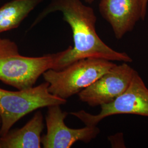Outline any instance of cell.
I'll return each mask as SVG.
<instances>
[{"mask_svg":"<svg viewBox=\"0 0 148 148\" xmlns=\"http://www.w3.org/2000/svg\"><path fill=\"white\" fill-rule=\"evenodd\" d=\"M101 106V111L97 115L84 110L70 114L89 126H97L104 119L116 115L131 114L148 117V88L136 71L127 90L114 101Z\"/></svg>","mask_w":148,"mask_h":148,"instance_id":"cell-5","label":"cell"},{"mask_svg":"<svg viewBox=\"0 0 148 148\" xmlns=\"http://www.w3.org/2000/svg\"><path fill=\"white\" fill-rule=\"evenodd\" d=\"M46 115L47 133L41 137L44 148H69L77 142L88 143L100 133L97 126L81 128L68 127L64 120L68 113L63 111L60 105L48 106Z\"/></svg>","mask_w":148,"mask_h":148,"instance_id":"cell-6","label":"cell"},{"mask_svg":"<svg viewBox=\"0 0 148 148\" xmlns=\"http://www.w3.org/2000/svg\"><path fill=\"white\" fill-rule=\"evenodd\" d=\"M99 9L118 40L131 32L141 19L139 0H101Z\"/></svg>","mask_w":148,"mask_h":148,"instance_id":"cell-8","label":"cell"},{"mask_svg":"<svg viewBox=\"0 0 148 148\" xmlns=\"http://www.w3.org/2000/svg\"><path fill=\"white\" fill-rule=\"evenodd\" d=\"M62 12L63 20L71 27L74 46L56 53L53 68L60 70L81 59L97 58L125 63L132 59L125 52H118L104 42L95 29L97 17L92 8L80 0H51L32 25H36L54 12Z\"/></svg>","mask_w":148,"mask_h":148,"instance_id":"cell-1","label":"cell"},{"mask_svg":"<svg viewBox=\"0 0 148 148\" xmlns=\"http://www.w3.org/2000/svg\"><path fill=\"white\" fill-rule=\"evenodd\" d=\"M140 8V17L142 20H144L147 11L148 0H139Z\"/></svg>","mask_w":148,"mask_h":148,"instance_id":"cell-11","label":"cell"},{"mask_svg":"<svg viewBox=\"0 0 148 148\" xmlns=\"http://www.w3.org/2000/svg\"><path fill=\"white\" fill-rule=\"evenodd\" d=\"M1 116H0V128H1ZM0 148H1V144H0Z\"/></svg>","mask_w":148,"mask_h":148,"instance_id":"cell-13","label":"cell"},{"mask_svg":"<svg viewBox=\"0 0 148 148\" xmlns=\"http://www.w3.org/2000/svg\"><path fill=\"white\" fill-rule=\"evenodd\" d=\"M43 128L42 113L37 111L25 126L11 130L5 136L0 137L1 148H40Z\"/></svg>","mask_w":148,"mask_h":148,"instance_id":"cell-9","label":"cell"},{"mask_svg":"<svg viewBox=\"0 0 148 148\" xmlns=\"http://www.w3.org/2000/svg\"><path fill=\"white\" fill-rule=\"evenodd\" d=\"M43 0H12L0 7V33L17 28Z\"/></svg>","mask_w":148,"mask_h":148,"instance_id":"cell-10","label":"cell"},{"mask_svg":"<svg viewBox=\"0 0 148 148\" xmlns=\"http://www.w3.org/2000/svg\"><path fill=\"white\" fill-rule=\"evenodd\" d=\"M45 82L31 88L11 91L0 88V137L5 136L16 122L40 108L63 105L66 100L51 94Z\"/></svg>","mask_w":148,"mask_h":148,"instance_id":"cell-4","label":"cell"},{"mask_svg":"<svg viewBox=\"0 0 148 148\" xmlns=\"http://www.w3.org/2000/svg\"><path fill=\"white\" fill-rule=\"evenodd\" d=\"M56 56V53L23 56L14 41L0 37V81L18 90L31 88L46 71L53 68Z\"/></svg>","mask_w":148,"mask_h":148,"instance_id":"cell-2","label":"cell"},{"mask_svg":"<svg viewBox=\"0 0 148 148\" xmlns=\"http://www.w3.org/2000/svg\"><path fill=\"white\" fill-rule=\"evenodd\" d=\"M86 2H87V3H92L93 2H94V1H95L96 0H84Z\"/></svg>","mask_w":148,"mask_h":148,"instance_id":"cell-12","label":"cell"},{"mask_svg":"<svg viewBox=\"0 0 148 148\" xmlns=\"http://www.w3.org/2000/svg\"><path fill=\"white\" fill-rule=\"evenodd\" d=\"M115 65L104 59H83L60 70L48 69L42 75L49 84V92L66 100L78 95Z\"/></svg>","mask_w":148,"mask_h":148,"instance_id":"cell-3","label":"cell"},{"mask_svg":"<svg viewBox=\"0 0 148 148\" xmlns=\"http://www.w3.org/2000/svg\"><path fill=\"white\" fill-rule=\"evenodd\" d=\"M136 72L127 63L116 64L81 91L79 100L92 107L110 103L127 90Z\"/></svg>","mask_w":148,"mask_h":148,"instance_id":"cell-7","label":"cell"}]
</instances>
